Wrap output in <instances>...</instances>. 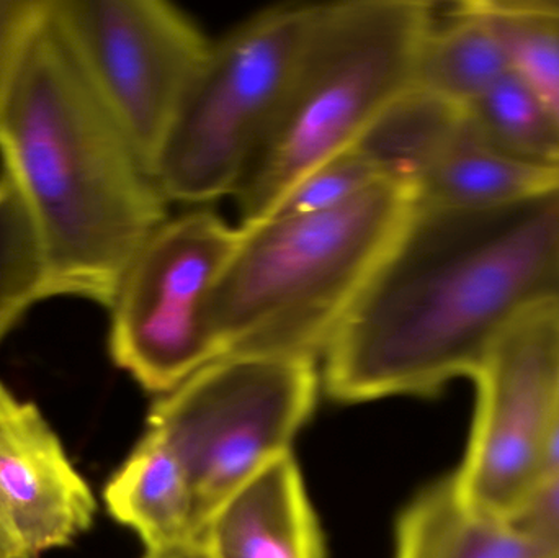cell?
<instances>
[{"label": "cell", "instance_id": "1", "mask_svg": "<svg viewBox=\"0 0 559 558\" xmlns=\"http://www.w3.org/2000/svg\"><path fill=\"white\" fill-rule=\"evenodd\" d=\"M559 308V186L491 209L416 205L322 356L342 403L475 379L524 318Z\"/></svg>", "mask_w": 559, "mask_h": 558}, {"label": "cell", "instance_id": "2", "mask_svg": "<svg viewBox=\"0 0 559 558\" xmlns=\"http://www.w3.org/2000/svg\"><path fill=\"white\" fill-rule=\"evenodd\" d=\"M0 159L38 238L48 297L110 308L169 202L72 55L49 0L0 111Z\"/></svg>", "mask_w": 559, "mask_h": 558}, {"label": "cell", "instance_id": "3", "mask_svg": "<svg viewBox=\"0 0 559 558\" xmlns=\"http://www.w3.org/2000/svg\"><path fill=\"white\" fill-rule=\"evenodd\" d=\"M416 206V192L380 180L319 213L241 223L209 305L222 357L319 360Z\"/></svg>", "mask_w": 559, "mask_h": 558}, {"label": "cell", "instance_id": "4", "mask_svg": "<svg viewBox=\"0 0 559 558\" xmlns=\"http://www.w3.org/2000/svg\"><path fill=\"white\" fill-rule=\"evenodd\" d=\"M436 22L432 3H319L285 104L235 192L241 223L258 222L302 176L352 150L384 108L414 87Z\"/></svg>", "mask_w": 559, "mask_h": 558}, {"label": "cell", "instance_id": "5", "mask_svg": "<svg viewBox=\"0 0 559 558\" xmlns=\"http://www.w3.org/2000/svg\"><path fill=\"white\" fill-rule=\"evenodd\" d=\"M319 3L269 7L212 41L153 177L167 202L235 195L285 104Z\"/></svg>", "mask_w": 559, "mask_h": 558}, {"label": "cell", "instance_id": "6", "mask_svg": "<svg viewBox=\"0 0 559 558\" xmlns=\"http://www.w3.org/2000/svg\"><path fill=\"white\" fill-rule=\"evenodd\" d=\"M318 360L233 354L200 369L151 406L147 431L189 474L200 534L215 511L292 442L318 402Z\"/></svg>", "mask_w": 559, "mask_h": 558}, {"label": "cell", "instance_id": "7", "mask_svg": "<svg viewBox=\"0 0 559 558\" xmlns=\"http://www.w3.org/2000/svg\"><path fill=\"white\" fill-rule=\"evenodd\" d=\"M239 235L212 210L167 216L124 272L108 308V351L147 392L164 395L222 359L209 305Z\"/></svg>", "mask_w": 559, "mask_h": 558}, {"label": "cell", "instance_id": "8", "mask_svg": "<svg viewBox=\"0 0 559 558\" xmlns=\"http://www.w3.org/2000/svg\"><path fill=\"white\" fill-rule=\"evenodd\" d=\"M72 55L151 176L212 41L164 0H49Z\"/></svg>", "mask_w": 559, "mask_h": 558}, {"label": "cell", "instance_id": "9", "mask_svg": "<svg viewBox=\"0 0 559 558\" xmlns=\"http://www.w3.org/2000/svg\"><path fill=\"white\" fill-rule=\"evenodd\" d=\"M473 380L475 418L452 477L469 507L512 520L540 484L545 441L559 415V308L515 324Z\"/></svg>", "mask_w": 559, "mask_h": 558}, {"label": "cell", "instance_id": "10", "mask_svg": "<svg viewBox=\"0 0 559 558\" xmlns=\"http://www.w3.org/2000/svg\"><path fill=\"white\" fill-rule=\"evenodd\" d=\"M95 513L92 488L41 409L0 380V558L71 546Z\"/></svg>", "mask_w": 559, "mask_h": 558}, {"label": "cell", "instance_id": "11", "mask_svg": "<svg viewBox=\"0 0 559 558\" xmlns=\"http://www.w3.org/2000/svg\"><path fill=\"white\" fill-rule=\"evenodd\" d=\"M199 539L210 558H325L318 518L292 452L233 494Z\"/></svg>", "mask_w": 559, "mask_h": 558}, {"label": "cell", "instance_id": "12", "mask_svg": "<svg viewBox=\"0 0 559 558\" xmlns=\"http://www.w3.org/2000/svg\"><path fill=\"white\" fill-rule=\"evenodd\" d=\"M555 557L515 521L469 507L452 475L419 491L397 518L394 558Z\"/></svg>", "mask_w": 559, "mask_h": 558}, {"label": "cell", "instance_id": "13", "mask_svg": "<svg viewBox=\"0 0 559 558\" xmlns=\"http://www.w3.org/2000/svg\"><path fill=\"white\" fill-rule=\"evenodd\" d=\"M114 520L133 530L146 550L199 539L195 495L189 474L164 439L146 431L104 491Z\"/></svg>", "mask_w": 559, "mask_h": 558}, {"label": "cell", "instance_id": "14", "mask_svg": "<svg viewBox=\"0 0 559 558\" xmlns=\"http://www.w3.org/2000/svg\"><path fill=\"white\" fill-rule=\"evenodd\" d=\"M559 186V170L531 166L496 150L468 118L420 180L416 205L491 209Z\"/></svg>", "mask_w": 559, "mask_h": 558}, {"label": "cell", "instance_id": "15", "mask_svg": "<svg viewBox=\"0 0 559 558\" xmlns=\"http://www.w3.org/2000/svg\"><path fill=\"white\" fill-rule=\"evenodd\" d=\"M511 69L508 49L492 23L473 2H460L450 12V22L442 26L433 22L427 33L414 87L466 108Z\"/></svg>", "mask_w": 559, "mask_h": 558}, {"label": "cell", "instance_id": "16", "mask_svg": "<svg viewBox=\"0 0 559 558\" xmlns=\"http://www.w3.org/2000/svg\"><path fill=\"white\" fill-rule=\"evenodd\" d=\"M465 117L456 107L423 88L411 87L371 123L357 147L383 179L416 192Z\"/></svg>", "mask_w": 559, "mask_h": 558}, {"label": "cell", "instance_id": "17", "mask_svg": "<svg viewBox=\"0 0 559 558\" xmlns=\"http://www.w3.org/2000/svg\"><path fill=\"white\" fill-rule=\"evenodd\" d=\"M483 140L522 163L559 170V120L514 69L465 108Z\"/></svg>", "mask_w": 559, "mask_h": 558}, {"label": "cell", "instance_id": "18", "mask_svg": "<svg viewBox=\"0 0 559 558\" xmlns=\"http://www.w3.org/2000/svg\"><path fill=\"white\" fill-rule=\"evenodd\" d=\"M504 41L512 69L559 120V0H472Z\"/></svg>", "mask_w": 559, "mask_h": 558}, {"label": "cell", "instance_id": "19", "mask_svg": "<svg viewBox=\"0 0 559 558\" xmlns=\"http://www.w3.org/2000/svg\"><path fill=\"white\" fill-rule=\"evenodd\" d=\"M48 298L35 229L15 183L0 170V344L33 305Z\"/></svg>", "mask_w": 559, "mask_h": 558}, {"label": "cell", "instance_id": "20", "mask_svg": "<svg viewBox=\"0 0 559 558\" xmlns=\"http://www.w3.org/2000/svg\"><path fill=\"white\" fill-rule=\"evenodd\" d=\"M380 180L384 179L373 164L352 147L309 170L269 215H305L337 209Z\"/></svg>", "mask_w": 559, "mask_h": 558}, {"label": "cell", "instance_id": "21", "mask_svg": "<svg viewBox=\"0 0 559 558\" xmlns=\"http://www.w3.org/2000/svg\"><path fill=\"white\" fill-rule=\"evenodd\" d=\"M48 0H0V111Z\"/></svg>", "mask_w": 559, "mask_h": 558}, {"label": "cell", "instance_id": "22", "mask_svg": "<svg viewBox=\"0 0 559 558\" xmlns=\"http://www.w3.org/2000/svg\"><path fill=\"white\" fill-rule=\"evenodd\" d=\"M512 521L540 539L559 556V475L545 478L514 514Z\"/></svg>", "mask_w": 559, "mask_h": 558}, {"label": "cell", "instance_id": "23", "mask_svg": "<svg viewBox=\"0 0 559 558\" xmlns=\"http://www.w3.org/2000/svg\"><path fill=\"white\" fill-rule=\"evenodd\" d=\"M559 475V415L548 431L542 455V480Z\"/></svg>", "mask_w": 559, "mask_h": 558}, {"label": "cell", "instance_id": "24", "mask_svg": "<svg viewBox=\"0 0 559 558\" xmlns=\"http://www.w3.org/2000/svg\"><path fill=\"white\" fill-rule=\"evenodd\" d=\"M143 558H210L200 539L187 541L160 550H146Z\"/></svg>", "mask_w": 559, "mask_h": 558}, {"label": "cell", "instance_id": "25", "mask_svg": "<svg viewBox=\"0 0 559 558\" xmlns=\"http://www.w3.org/2000/svg\"><path fill=\"white\" fill-rule=\"evenodd\" d=\"M558 405H559V382H558Z\"/></svg>", "mask_w": 559, "mask_h": 558}, {"label": "cell", "instance_id": "26", "mask_svg": "<svg viewBox=\"0 0 559 558\" xmlns=\"http://www.w3.org/2000/svg\"><path fill=\"white\" fill-rule=\"evenodd\" d=\"M555 558H559V556H558V557H555Z\"/></svg>", "mask_w": 559, "mask_h": 558}]
</instances>
